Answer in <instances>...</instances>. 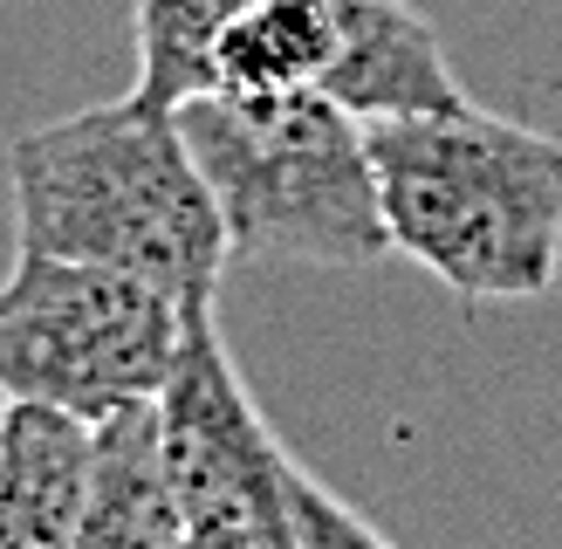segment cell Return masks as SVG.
I'll return each instance as SVG.
<instances>
[{"label":"cell","mask_w":562,"mask_h":549,"mask_svg":"<svg viewBox=\"0 0 562 549\" xmlns=\"http://www.w3.org/2000/svg\"><path fill=\"white\" fill-rule=\"evenodd\" d=\"M247 0H137V82L131 97L179 110L213 90V48Z\"/></svg>","instance_id":"cell-10"},{"label":"cell","mask_w":562,"mask_h":549,"mask_svg":"<svg viewBox=\"0 0 562 549\" xmlns=\"http://www.w3.org/2000/svg\"><path fill=\"white\" fill-rule=\"evenodd\" d=\"M76 549H186V508L165 474L158 405H124L97 419L90 502H82Z\"/></svg>","instance_id":"cell-8"},{"label":"cell","mask_w":562,"mask_h":549,"mask_svg":"<svg viewBox=\"0 0 562 549\" xmlns=\"http://www.w3.org/2000/svg\"><path fill=\"white\" fill-rule=\"evenodd\" d=\"M97 419L55 405H0V549H76L90 502Z\"/></svg>","instance_id":"cell-6"},{"label":"cell","mask_w":562,"mask_h":549,"mask_svg":"<svg viewBox=\"0 0 562 549\" xmlns=\"http://www.w3.org/2000/svg\"><path fill=\"white\" fill-rule=\"evenodd\" d=\"M391 255L467 310L528 302L562 274V137L481 103L363 117Z\"/></svg>","instance_id":"cell-2"},{"label":"cell","mask_w":562,"mask_h":549,"mask_svg":"<svg viewBox=\"0 0 562 549\" xmlns=\"http://www.w3.org/2000/svg\"><path fill=\"white\" fill-rule=\"evenodd\" d=\"M151 405H158V447L186 508V529H240L261 536L268 549H295V515H289L295 453L261 419L227 337H220L213 302L186 310L179 357Z\"/></svg>","instance_id":"cell-5"},{"label":"cell","mask_w":562,"mask_h":549,"mask_svg":"<svg viewBox=\"0 0 562 549\" xmlns=\"http://www.w3.org/2000/svg\"><path fill=\"white\" fill-rule=\"evenodd\" d=\"M0 405H8V399H0Z\"/></svg>","instance_id":"cell-12"},{"label":"cell","mask_w":562,"mask_h":549,"mask_svg":"<svg viewBox=\"0 0 562 549\" xmlns=\"http://www.w3.org/2000/svg\"><path fill=\"white\" fill-rule=\"evenodd\" d=\"M172 117L234 261L371 268L391 255L363 117L329 90H200Z\"/></svg>","instance_id":"cell-3"},{"label":"cell","mask_w":562,"mask_h":549,"mask_svg":"<svg viewBox=\"0 0 562 549\" xmlns=\"http://www.w3.org/2000/svg\"><path fill=\"white\" fill-rule=\"evenodd\" d=\"M186 337V302L117 268L27 255L0 274V399L110 419L158 399Z\"/></svg>","instance_id":"cell-4"},{"label":"cell","mask_w":562,"mask_h":549,"mask_svg":"<svg viewBox=\"0 0 562 549\" xmlns=\"http://www.w3.org/2000/svg\"><path fill=\"white\" fill-rule=\"evenodd\" d=\"M289 515H295V549H398L371 515H357L344 494H329L308 467H289Z\"/></svg>","instance_id":"cell-11"},{"label":"cell","mask_w":562,"mask_h":549,"mask_svg":"<svg viewBox=\"0 0 562 549\" xmlns=\"http://www.w3.org/2000/svg\"><path fill=\"white\" fill-rule=\"evenodd\" d=\"M14 247L117 268L172 302H213L234 268L227 220L200 179L179 117L145 97L90 103L8 145Z\"/></svg>","instance_id":"cell-1"},{"label":"cell","mask_w":562,"mask_h":549,"mask_svg":"<svg viewBox=\"0 0 562 549\" xmlns=\"http://www.w3.org/2000/svg\"><path fill=\"white\" fill-rule=\"evenodd\" d=\"M344 27V63L323 90L357 117H412V110L467 103L432 21L412 0H323Z\"/></svg>","instance_id":"cell-7"},{"label":"cell","mask_w":562,"mask_h":549,"mask_svg":"<svg viewBox=\"0 0 562 549\" xmlns=\"http://www.w3.org/2000/svg\"><path fill=\"white\" fill-rule=\"evenodd\" d=\"M344 27L323 0H247L213 48V90H323Z\"/></svg>","instance_id":"cell-9"}]
</instances>
